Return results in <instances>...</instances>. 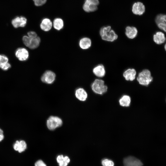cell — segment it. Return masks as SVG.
Wrapping results in <instances>:
<instances>
[{"label": "cell", "mask_w": 166, "mask_h": 166, "mask_svg": "<svg viewBox=\"0 0 166 166\" xmlns=\"http://www.w3.org/2000/svg\"><path fill=\"white\" fill-rule=\"evenodd\" d=\"M102 39L104 41L113 42L118 38V35L109 26L102 27L100 31Z\"/></svg>", "instance_id": "6da1fadb"}, {"label": "cell", "mask_w": 166, "mask_h": 166, "mask_svg": "<svg viewBox=\"0 0 166 166\" xmlns=\"http://www.w3.org/2000/svg\"><path fill=\"white\" fill-rule=\"evenodd\" d=\"M150 71L148 69H144L139 73L137 77L139 84L142 85L148 86L153 80Z\"/></svg>", "instance_id": "7a4b0ae2"}, {"label": "cell", "mask_w": 166, "mask_h": 166, "mask_svg": "<svg viewBox=\"0 0 166 166\" xmlns=\"http://www.w3.org/2000/svg\"><path fill=\"white\" fill-rule=\"evenodd\" d=\"M91 88L94 93L101 95L106 92L108 89L104 81L101 79H96L92 84Z\"/></svg>", "instance_id": "3957f363"}, {"label": "cell", "mask_w": 166, "mask_h": 166, "mask_svg": "<svg viewBox=\"0 0 166 166\" xmlns=\"http://www.w3.org/2000/svg\"><path fill=\"white\" fill-rule=\"evenodd\" d=\"M62 123V120L60 117L57 116H51L47 120L46 125L49 129L53 130L61 126Z\"/></svg>", "instance_id": "277c9868"}, {"label": "cell", "mask_w": 166, "mask_h": 166, "mask_svg": "<svg viewBox=\"0 0 166 166\" xmlns=\"http://www.w3.org/2000/svg\"><path fill=\"white\" fill-rule=\"evenodd\" d=\"M99 4L98 0H86L83 4V8L87 12H93L97 10V6Z\"/></svg>", "instance_id": "5b68a950"}, {"label": "cell", "mask_w": 166, "mask_h": 166, "mask_svg": "<svg viewBox=\"0 0 166 166\" xmlns=\"http://www.w3.org/2000/svg\"><path fill=\"white\" fill-rule=\"evenodd\" d=\"M56 74L51 70H47L43 74L41 80L43 82L49 84H52L56 79Z\"/></svg>", "instance_id": "8992f818"}, {"label": "cell", "mask_w": 166, "mask_h": 166, "mask_svg": "<svg viewBox=\"0 0 166 166\" xmlns=\"http://www.w3.org/2000/svg\"><path fill=\"white\" fill-rule=\"evenodd\" d=\"M124 166H142L143 164L140 160L132 156H129L123 160Z\"/></svg>", "instance_id": "52a82bcc"}, {"label": "cell", "mask_w": 166, "mask_h": 166, "mask_svg": "<svg viewBox=\"0 0 166 166\" xmlns=\"http://www.w3.org/2000/svg\"><path fill=\"white\" fill-rule=\"evenodd\" d=\"M27 21V20L25 17L18 16L12 20L11 24L15 28L23 27L26 26Z\"/></svg>", "instance_id": "ba28073f"}, {"label": "cell", "mask_w": 166, "mask_h": 166, "mask_svg": "<svg viewBox=\"0 0 166 166\" xmlns=\"http://www.w3.org/2000/svg\"><path fill=\"white\" fill-rule=\"evenodd\" d=\"M16 56L21 61H25L28 59L29 54L28 50L24 48H19L15 52Z\"/></svg>", "instance_id": "9c48e42d"}, {"label": "cell", "mask_w": 166, "mask_h": 166, "mask_svg": "<svg viewBox=\"0 0 166 166\" xmlns=\"http://www.w3.org/2000/svg\"><path fill=\"white\" fill-rule=\"evenodd\" d=\"M166 15L160 14L156 16L155 20L158 27L165 32L166 31Z\"/></svg>", "instance_id": "30bf717a"}, {"label": "cell", "mask_w": 166, "mask_h": 166, "mask_svg": "<svg viewBox=\"0 0 166 166\" xmlns=\"http://www.w3.org/2000/svg\"><path fill=\"white\" fill-rule=\"evenodd\" d=\"M145 8L143 4L140 2L135 3L132 7V12L135 14L141 15L145 11Z\"/></svg>", "instance_id": "8fae6325"}, {"label": "cell", "mask_w": 166, "mask_h": 166, "mask_svg": "<svg viewBox=\"0 0 166 166\" xmlns=\"http://www.w3.org/2000/svg\"><path fill=\"white\" fill-rule=\"evenodd\" d=\"M136 74V71L135 69L129 68L124 72L123 76L126 81H132L135 79Z\"/></svg>", "instance_id": "7c38bea8"}, {"label": "cell", "mask_w": 166, "mask_h": 166, "mask_svg": "<svg viewBox=\"0 0 166 166\" xmlns=\"http://www.w3.org/2000/svg\"><path fill=\"white\" fill-rule=\"evenodd\" d=\"M27 148V144L24 140H16L13 145L14 150L19 153L25 151Z\"/></svg>", "instance_id": "4fadbf2b"}, {"label": "cell", "mask_w": 166, "mask_h": 166, "mask_svg": "<svg viewBox=\"0 0 166 166\" xmlns=\"http://www.w3.org/2000/svg\"><path fill=\"white\" fill-rule=\"evenodd\" d=\"M94 74L98 77H102L105 74V70L104 66L102 64H99L93 69Z\"/></svg>", "instance_id": "5bb4252c"}, {"label": "cell", "mask_w": 166, "mask_h": 166, "mask_svg": "<svg viewBox=\"0 0 166 166\" xmlns=\"http://www.w3.org/2000/svg\"><path fill=\"white\" fill-rule=\"evenodd\" d=\"M9 59L7 57L3 54H0V68L6 71L11 67V65L8 62Z\"/></svg>", "instance_id": "9a60e30c"}, {"label": "cell", "mask_w": 166, "mask_h": 166, "mask_svg": "<svg viewBox=\"0 0 166 166\" xmlns=\"http://www.w3.org/2000/svg\"><path fill=\"white\" fill-rule=\"evenodd\" d=\"M75 96L78 100L81 101H86L88 97L87 93L81 88H78L76 90Z\"/></svg>", "instance_id": "2e32d148"}, {"label": "cell", "mask_w": 166, "mask_h": 166, "mask_svg": "<svg viewBox=\"0 0 166 166\" xmlns=\"http://www.w3.org/2000/svg\"><path fill=\"white\" fill-rule=\"evenodd\" d=\"M153 40L156 44L160 45L165 42L166 38L164 33L159 31L156 32L153 35Z\"/></svg>", "instance_id": "e0dca14e"}, {"label": "cell", "mask_w": 166, "mask_h": 166, "mask_svg": "<svg viewBox=\"0 0 166 166\" xmlns=\"http://www.w3.org/2000/svg\"><path fill=\"white\" fill-rule=\"evenodd\" d=\"M137 33V30L135 27L128 26L125 28V35L129 39L135 38L136 36Z\"/></svg>", "instance_id": "ac0fdd59"}, {"label": "cell", "mask_w": 166, "mask_h": 166, "mask_svg": "<svg viewBox=\"0 0 166 166\" xmlns=\"http://www.w3.org/2000/svg\"><path fill=\"white\" fill-rule=\"evenodd\" d=\"M52 25V22L50 19L48 18H45L42 20L40 27L42 30L46 32L51 29Z\"/></svg>", "instance_id": "d6986e66"}, {"label": "cell", "mask_w": 166, "mask_h": 166, "mask_svg": "<svg viewBox=\"0 0 166 166\" xmlns=\"http://www.w3.org/2000/svg\"><path fill=\"white\" fill-rule=\"evenodd\" d=\"M92 42L91 39L87 37H84L81 39L79 42L80 47L83 49H89L91 46Z\"/></svg>", "instance_id": "ffe728a7"}, {"label": "cell", "mask_w": 166, "mask_h": 166, "mask_svg": "<svg viewBox=\"0 0 166 166\" xmlns=\"http://www.w3.org/2000/svg\"><path fill=\"white\" fill-rule=\"evenodd\" d=\"M57 161L59 164V166H67L70 161V159L68 156L59 155L57 158Z\"/></svg>", "instance_id": "44dd1931"}, {"label": "cell", "mask_w": 166, "mask_h": 166, "mask_svg": "<svg viewBox=\"0 0 166 166\" xmlns=\"http://www.w3.org/2000/svg\"><path fill=\"white\" fill-rule=\"evenodd\" d=\"M131 99L130 97L127 95H124L120 99L119 103L123 107H129L130 104Z\"/></svg>", "instance_id": "7402d4cb"}, {"label": "cell", "mask_w": 166, "mask_h": 166, "mask_svg": "<svg viewBox=\"0 0 166 166\" xmlns=\"http://www.w3.org/2000/svg\"><path fill=\"white\" fill-rule=\"evenodd\" d=\"M53 25L55 29L60 30L63 27L64 22L61 19L59 18H56L53 21Z\"/></svg>", "instance_id": "603a6c76"}, {"label": "cell", "mask_w": 166, "mask_h": 166, "mask_svg": "<svg viewBox=\"0 0 166 166\" xmlns=\"http://www.w3.org/2000/svg\"><path fill=\"white\" fill-rule=\"evenodd\" d=\"M41 42V39L39 37L32 39L29 47L31 49H34L37 48Z\"/></svg>", "instance_id": "cb8c5ba5"}, {"label": "cell", "mask_w": 166, "mask_h": 166, "mask_svg": "<svg viewBox=\"0 0 166 166\" xmlns=\"http://www.w3.org/2000/svg\"><path fill=\"white\" fill-rule=\"evenodd\" d=\"M103 166H114L113 162L108 159H105L103 160L101 162Z\"/></svg>", "instance_id": "d4e9b609"}, {"label": "cell", "mask_w": 166, "mask_h": 166, "mask_svg": "<svg viewBox=\"0 0 166 166\" xmlns=\"http://www.w3.org/2000/svg\"><path fill=\"white\" fill-rule=\"evenodd\" d=\"M32 39L30 37L27 36H24L22 38L23 43L26 46L28 47L30 45Z\"/></svg>", "instance_id": "484cf974"}, {"label": "cell", "mask_w": 166, "mask_h": 166, "mask_svg": "<svg viewBox=\"0 0 166 166\" xmlns=\"http://www.w3.org/2000/svg\"><path fill=\"white\" fill-rule=\"evenodd\" d=\"M34 5L37 6H42L44 4L47 0H33Z\"/></svg>", "instance_id": "4316f807"}, {"label": "cell", "mask_w": 166, "mask_h": 166, "mask_svg": "<svg viewBox=\"0 0 166 166\" xmlns=\"http://www.w3.org/2000/svg\"><path fill=\"white\" fill-rule=\"evenodd\" d=\"M27 34L28 36L31 39L34 38L37 36V35L36 33L33 31L29 32L27 33Z\"/></svg>", "instance_id": "83f0119b"}, {"label": "cell", "mask_w": 166, "mask_h": 166, "mask_svg": "<svg viewBox=\"0 0 166 166\" xmlns=\"http://www.w3.org/2000/svg\"><path fill=\"white\" fill-rule=\"evenodd\" d=\"M35 166H47L44 162L41 160H39L36 161L35 164Z\"/></svg>", "instance_id": "f1b7e54d"}, {"label": "cell", "mask_w": 166, "mask_h": 166, "mask_svg": "<svg viewBox=\"0 0 166 166\" xmlns=\"http://www.w3.org/2000/svg\"><path fill=\"white\" fill-rule=\"evenodd\" d=\"M4 138L3 131L0 128V142Z\"/></svg>", "instance_id": "f546056e"}, {"label": "cell", "mask_w": 166, "mask_h": 166, "mask_svg": "<svg viewBox=\"0 0 166 166\" xmlns=\"http://www.w3.org/2000/svg\"><path fill=\"white\" fill-rule=\"evenodd\" d=\"M164 48H165V49L166 50V45L165 44V45H164Z\"/></svg>", "instance_id": "4dcf8cb0"}]
</instances>
